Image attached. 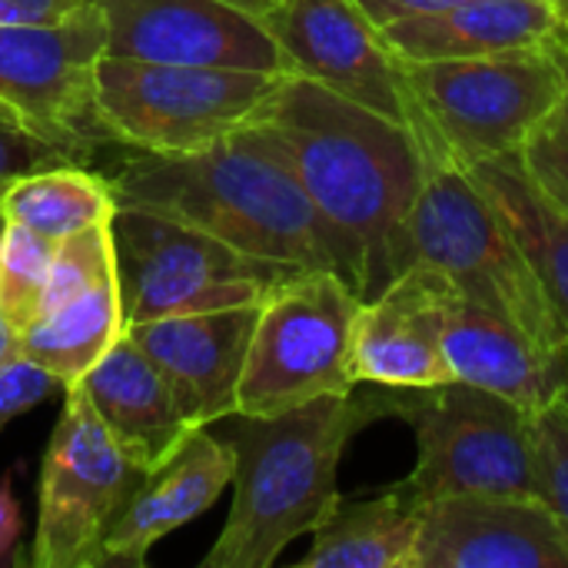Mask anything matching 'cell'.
I'll return each mask as SVG.
<instances>
[{
    "label": "cell",
    "instance_id": "cell-12",
    "mask_svg": "<svg viewBox=\"0 0 568 568\" xmlns=\"http://www.w3.org/2000/svg\"><path fill=\"white\" fill-rule=\"evenodd\" d=\"M250 13L280 47L290 73L310 77L416 133L406 63L353 0H260Z\"/></svg>",
    "mask_w": 568,
    "mask_h": 568
},
{
    "label": "cell",
    "instance_id": "cell-19",
    "mask_svg": "<svg viewBox=\"0 0 568 568\" xmlns=\"http://www.w3.org/2000/svg\"><path fill=\"white\" fill-rule=\"evenodd\" d=\"M443 353L459 383L506 396L532 413L559 399L566 366L549 359L519 326L453 290L443 323Z\"/></svg>",
    "mask_w": 568,
    "mask_h": 568
},
{
    "label": "cell",
    "instance_id": "cell-7",
    "mask_svg": "<svg viewBox=\"0 0 568 568\" xmlns=\"http://www.w3.org/2000/svg\"><path fill=\"white\" fill-rule=\"evenodd\" d=\"M363 300L336 270H296L260 300L236 416H280L356 389L349 356Z\"/></svg>",
    "mask_w": 568,
    "mask_h": 568
},
{
    "label": "cell",
    "instance_id": "cell-20",
    "mask_svg": "<svg viewBox=\"0 0 568 568\" xmlns=\"http://www.w3.org/2000/svg\"><path fill=\"white\" fill-rule=\"evenodd\" d=\"M562 20L552 0H463L449 10L383 27L403 60H459L546 47Z\"/></svg>",
    "mask_w": 568,
    "mask_h": 568
},
{
    "label": "cell",
    "instance_id": "cell-9",
    "mask_svg": "<svg viewBox=\"0 0 568 568\" xmlns=\"http://www.w3.org/2000/svg\"><path fill=\"white\" fill-rule=\"evenodd\" d=\"M63 393L67 399L40 466L30 566L103 568L106 539L146 469L113 439L80 386Z\"/></svg>",
    "mask_w": 568,
    "mask_h": 568
},
{
    "label": "cell",
    "instance_id": "cell-2",
    "mask_svg": "<svg viewBox=\"0 0 568 568\" xmlns=\"http://www.w3.org/2000/svg\"><path fill=\"white\" fill-rule=\"evenodd\" d=\"M110 186L116 206L180 220L246 256L286 270H336L303 183L280 143L256 123L193 153L133 150Z\"/></svg>",
    "mask_w": 568,
    "mask_h": 568
},
{
    "label": "cell",
    "instance_id": "cell-34",
    "mask_svg": "<svg viewBox=\"0 0 568 568\" xmlns=\"http://www.w3.org/2000/svg\"><path fill=\"white\" fill-rule=\"evenodd\" d=\"M552 50H556V57H559V63H562L566 90H562V100H559V106H556V113H552V120H549L546 126H549V130H559V133H566L568 136V53L566 50H559L556 43H552Z\"/></svg>",
    "mask_w": 568,
    "mask_h": 568
},
{
    "label": "cell",
    "instance_id": "cell-30",
    "mask_svg": "<svg viewBox=\"0 0 568 568\" xmlns=\"http://www.w3.org/2000/svg\"><path fill=\"white\" fill-rule=\"evenodd\" d=\"M536 183L568 213V136L542 126L523 150Z\"/></svg>",
    "mask_w": 568,
    "mask_h": 568
},
{
    "label": "cell",
    "instance_id": "cell-36",
    "mask_svg": "<svg viewBox=\"0 0 568 568\" xmlns=\"http://www.w3.org/2000/svg\"><path fill=\"white\" fill-rule=\"evenodd\" d=\"M10 349H13V333H10V326L3 323V316H0V359H3Z\"/></svg>",
    "mask_w": 568,
    "mask_h": 568
},
{
    "label": "cell",
    "instance_id": "cell-13",
    "mask_svg": "<svg viewBox=\"0 0 568 568\" xmlns=\"http://www.w3.org/2000/svg\"><path fill=\"white\" fill-rule=\"evenodd\" d=\"M97 7L106 57L290 73L263 23L233 0H97Z\"/></svg>",
    "mask_w": 568,
    "mask_h": 568
},
{
    "label": "cell",
    "instance_id": "cell-3",
    "mask_svg": "<svg viewBox=\"0 0 568 568\" xmlns=\"http://www.w3.org/2000/svg\"><path fill=\"white\" fill-rule=\"evenodd\" d=\"M396 416V389L369 386L320 396L280 416H236L233 506L200 568H270L313 536L339 496L336 476L353 436Z\"/></svg>",
    "mask_w": 568,
    "mask_h": 568
},
{
    "label": "cell",
    "instance_id": "cell-28",
    "mask_svg": "<svg viewBox=\"0 0 568 568\" xmlns=\"http://www.w3.org/2000/svg\"><path fill=\"white\" fill-rule=\"evenodd\" d=\"M57 389H63L60 379H53L43 366L27 359L13 343V349L0 359V433L13 419L27 416L33 406L50 399Z\"/></svg>",
    "mask_w": 568,
    "mask_h": 568
},
{
    "label": "cell",
    "instance_id": "cell-4",
    "mask_svg": "<svg viewBox=\"0 0 568 568\" xmlns=\"http://www.w3.org/2000/svg\"><path fill=\"white\" fill-rule=\"evenodd\" d=\"M426 180L406 220L403 270L426 263L459 293L519 326L549 359L568 366V329L513 230L453 156L423 150Z\"/></svg>",
    "mask_w": 568,
    "mask_h": 568
},
{
    "label": "cell",
    "instance_id": "cell-40",
    "mask_svg": "<svg viewBox=\"0 0 568 568\" xmlns=\"http://www.w3.org/2000/svg\"><path fill=\"white\" fill-rule=\"evenodd\" d=\"M0 223H3V216H0Z\"/></svg>",
    "mask_w": 568,
    "mask_h": 568
},
{
    "label": "cell",
    "instance_id": "cell-29",
    "mask_svg": "<svg viewBox=\"0 0 568 568\" xmlns=\"http://www.w3.org/2000/svg\"><path fill=\"white\" fill-rule=\"evenodd\" d=\"M60 163H73L67 160L60 150H53L50 143H43L40 136H33L27 126H20L3 106H0V190L33 170H47V166H60Z\"/></svg>",
    "mask_w": 568,
    "mask_h": 568
},
{
    "label": "cell",
    "instance_id": "cell-23",
    "mask_svg": "<svg viewBox=\"0 0 568 568\" xmlns=\"http://www.w3.org/2000/svg\"><path fill=\"white\" fill-rule=\"evenodd\" d=\"M126 333L120 276H110L83 296L43 313L30 329L13 336L17 349L43 366L60 386H77Z\"/></svg>",
    "mask_w": 568,
    "mask_h": 568
},
{
    "label": "cell",
    "instance_id": "cell-14",
    "mask_svg": "<svg viewBox=\"0 0 568 568\" xmlns=\"http://www.w3.org/2000/svg\"><path fill=\"white\" fill-rule=\"evenodd\" d=\"M453 290L456 283L446 273L413 263L373 300H363L349 356L356 386L433 389L456 383L443 353V323Z\"/></svg>",
    "mask_w": 568,
    "mask_h": 568
},
{
    "label": "cell",
    "instance_id": "cell-5",
    "mask_svg": "<svg viewBox=\"0 0 568 568\" xmlns=\"http://www.w3.org/2000/svg\"><path fill=\"white\" fill-rule=\"evenodd\" d=\"M403 63L419 113V146L439 150L459 166L523 153L552 120L566 90L552 40L486 57Z\"/></svg>",
    "mask_w": 568,
    "mask_h": 568
},
{
    "label": "cell",
    "instance_id": "cell-21",
    "mask_svg": "<svg viewBox=\"0 0 568 568\" xmlns=\"http://www.w3.org/2000/svg\"><path fill=\"white\" fill-rule=\"evenodd\" d=\"M466 170L513 230L568 329V213L536 183L523 153L479 160Z\"/></svg>",
    "mask_w": 568,
    "mask_h": 568
},
{
    "label": "cell",
    "instance_id": "cell-25",
    "mask_svg": "<svg viewBox=\"0 0 568 568\" xmlns=\"http://www.w3.org/2000/svg\"><path fill=\"white\" fill-rule=\"evenodd\" d=\"M53 250L57 240L23 223H0V316L13 336L30 329L43 313Z\"/></svg>",
    "mask_w": 568,
    "mask_h": 568
},
{
    "label": "cell",
    "instance_id": "cell-39",
    "mask_svg": "<svg viewBox=\"0 0 568 568\" xmlns=\"http://www.w3.org/2000/svg\"><path fill=\"white\" fill-rule=\"evenodd\" d=\"M552 3H559V7H562V10H566V7H568V0H552Z\"/></svg>",
    "mask_w": 568,
    "mask_h": 568
},
{
    "label": "cell",
    "instance_id": "cell-37",
    "mask_svg": "<svg viewBox=\"0 0 568 568\" xmlns=\"http://www.w3.org/2000/svg\"><path fill=\"white\" fill-rule=\"evenodd\" d=\"M559 399H562V403L568 406V366H566V373H562V389H559Z\"/></svg>",
    "mask_w": 568,
    "mask_h": 568
},
{
    "label": "cell",
    "instance_id": "cell-17",
    "mask_svg": "<svg viewBox=\"0 0 568 568\" xmlns=\"http://www.w3.org/2000/svg\"><path fill=\"white\" fill-rule=\"evenodd\" d=\"M236 453L230 439H216L203 429H193L183 446L150 469L123 509L120 523L106 539L103 568H140L146 566L150 549L200 519L216 506L223 489L233 486Z\"/></svg>",
    "mask_w": 568,
    "mask_h": 568
},
{
    "label": "cell",
    "instance_id": "cell-31",
    "mask_svg": "<svg viewBox=\"0 0 568 568\" xmlns=\"http://www.w3.org/2000/svg\"><path fill=\"white\" fill-rule=\"evenodd\" d=\"M93 10L97 0H0V23H67Z\"/></svg>",
    "mask_w": 568,
    "mask_h": 568
},
{
    "label": "cell",
    "instance_id": "cell-32",
    "mask_svg": "<svg viewBox=\"0 0 568 568\" xmlns=\"http://www.w3.org/2000/svg\"><path fill=\"white\" fill-rule=\"evenodd\" d=\"M353 3L383 30V27H393V23L413 20V17L449 10V7H456L463 0H353Z\"/></svg>",
    "mask_w": 568,
    "mask_h": 568
},
{
    "label": "cell",
    "instance_id": "cell-6",
    "mask_svg": "<svg viewBox=\"0 0 568 568\" xmlns=\"http://www.w3.org/2000/svg\"><path fill=\"white\" fill-rule=\"evenodd\" d=\"M396 419L416 433L419 459L403 493L413 506L446 496L539 499L536 413L469 383L396 389Z\"/></svg>",
    "mask_w": 568,
    "mask_h": 568
},
{
    "label": "cell",
    "instance_id": "cell-16",
    "mask_svg": "<svg viewBox=\"0 0 568 568\" xmlns=\"http://www.w3.org/2000/svg\"><path fill=\"white\" fill-rule=\"evenodd\" d=\"M260 303L163 316L126 326L133 343L156 363L193 426L236 416V393L253 339Z\"/></svg>",
    "mask_w": 568,
    "mask_h": 568
},
{
    "label": "cell",
    "instance_id": "cell-27",
    "mask_svg": "<svg viewBox=\"0 0 568 568\" xmlns=\"http://www.w3.org/2000/svg\"><path fill=\"white\" fill-rule=\"evenodd\" d=\"M536 473H539V499L556 516L568 539V406L552 399L536 413Z\"/></svg>",
    "mask_w": 568,
    "mask_h": 568
},
{
    "label": "cell",
    "instance_id": "cell-33",
    "mask_svg": "<svg viewBox=\"0 0 568 568\" xmlns=\"http://www.w3.org/2000/svg\"><path fill=\"white\" fill-rule=\"evenodd\" d=\"M20 526H23V516H20L17 496H13V469H7L0 476V562L13 552V546L20 539Z\"/></svg>",
    "mask_w": 568,
    "mask_h": 568
},
{
    "label": "cell",
    "instance_id": "cell-24",
    "mask_svg": "<svg viewBox=\"0 0 568 568\" xmlns=\"http://www.w3.org/2000/svg\"><path fill=\"white\" fill-rule=\"evenodd\" d=\"M113 213L116 196L110 176H100L83 163L33 170L0 190V216L23 223L50 240L70 236L93 223H110Z\"/></svg>",
    "mask_w": 568,
    "mask_h": 568
},
{
    "label": "cell",
    "instance_id": "cell-8",
    "mask_svg": "<svg viewBox=\"0 0 568 568\" xmlns=\"http://www.w3.org/2000/svg\"><path fill=\"white\" fill-rule=\"evenodd\" d=\"M283 77L103 53L97 63V110L120 146L136 153H193L246 126Z\"/></svg>",
    "mask_w": 568,
    "mask_h": 568
},
{
    "label": "cell",
    "instance_id": "cell-15",
    "mask_svg": "<svg viewBox=\"0 0 568 568\" xmlns=\"http://www.w3.org/2000/svg\"><path fill=\"white\" fill-rule=\"evenodd\" d=\"M416 568H568V539L542 499L446 496L419 506Z\"/></svg>",
    "mask_w": 568,
    "mask_h": 568
},
{
    "label": "cell",
    "instance_id": "cell-26",
    "mask_svg": "<svg viewBox=\"0 0 568 568\" xmlns=\"http://www.w3.org/2000/svg\"><path fill=\"white\" fill-rule=\"evenodd\" d=\"M110 276H116V246L110 223H93L87 230L60 236L43 290V313L83 296Z\"/></svg>",
    "mask_w": 568,
    "mask_h": 568
},
{
    "label": "cell",
    "instance_id": "cell-10",
    "mask_svg": "<svg viewBox=\"0 0 568 568\" xmlns=\"http://www.w3.org/2000/svg\"><path fill=\"white\" fill-rule=\"evenodd\" d=\"M110 230L126 326L260 303L273 283L296 273L140 206H116Z\"/></svg>",
    "mask_w": 568,
    "mask_h": 568
},
{
    "label": "cell",
    "instance_id": "cell-1",
    "mask_svg": "<svg viewBox=\"0 0 568 568\" xmlns=\"http://www.w3.org/2000/svg\"><path fill=\"white\" fill-rule=\"evenodd\" d=\"M250 123L286 153L336 273L373 300L403 273L406 220L426 180L416 133L300 73H286Z\"/></svg>",
    "mask_w": 568,
    "mask_h": 568
},
{
    "label": "cell",
    "instance_id": "cell-18",
    "mask_svg": "<svg viewBox=\"0 0 568 568\" xmlns=\"http://www.w3.org/2000/svg\"><path fill=\"white\" fill-rule=\"evenodd\" d=\"M77 386L113 439L146 473L166 463L193 429H203L186 419L173 386L130 333H123Z\"/></svg>",
    "mask_w": 568,
    "mask_h": 568
},
{
    "label": "cell",
    "instance_id": "cell-22",
    "mask_svg": "<svg viewBox=\"0 0 568 568\" xmlns=\"http://www.w3.org/2000/svg\"><path fill=\"white\" fill-rule=\"evenodd\" d=\"M419 506L393 486L376 499L336 496L313 529V549L300 568H416Z\"/></svg>",
    "mask_w": 568,
    "mask_h": 568
},
{
    "label": "cell",
    "instance_id": "cell-35",
    "mask_svg": "<svg viewBox=\"0 0 568 568\" xmlns=\"http://www.w3.org/2000/svg\"><path fill=\"white\" fill-rule=\"evenodd\" d=\"M552 43L568 53V7L562 10V20H559V30H556V37H552Z\"/></svg>",
    "mask_w": 568,
    "mask_h": 568
},
{
    "label": "cell",
    "instance_id": "cell-11",
    "mask_svg": "<svg viewBox=\"0 0 568 568\" xmlns=\"http://www.w3.org/2000/svg\"><path fill=\"white\" fill-rule=\"evenodd\" d=\"M103 40L100 7L67 23H0V106L83 166L113 143L97 110Z\"/></svg>",
    "mask_w": 568,
    "mask_h": 568
},
{
    "label": "cell",
    "instance_id": "cell-38",
    "mask_svg": "<svg viewBox=\"0 0 568 568\" xmlns=\"http://www.w3.org/2000/svg\"><path fill=\"white\" fill-rule=\"evenodd\" d=\"M233 3H240V7H243V10H250V7H256V3H260V0H233Z\"/></svg>",
    "mask_w": 568,
    "mask_h": 568
}]
</instances>
